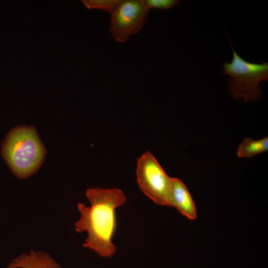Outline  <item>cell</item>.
I'll list each match as a JSON object with an SVG mask.
<instances>
[{"label": "cell", "instance_id": "obj_5", "mask_svg": "<svg viewBox=\"0 0 268 268\" xmlns=\"http://www.w3.org/2000/svg\"><path fill=\"white\" fill-rule=\"evenodd\" d=\"M148 11L143 0H120L110 12L109 31L114 39L124 43L137 33L145 24Z\"/></svg>", "mask_w": 268, "mask_h": 268}, {"label": "cell", "instance_id": "obj_10", "mask_svg": "<svg viewBox=\"0 0 268 268\" xmlns=\"http://www.w3.org/2000/svg\"><path fill=\"white\" fill-rule=\"evenodd\" d=\"M143 1L148 10L154 8L163 10L173 7L179 1L178 0H144Z\"/></svg>", "mask_w": 268, "mask_h": 268}, {"label": "cell", "instance_id": "obj_7", "mask_svg": "<svg viewBox=\"0 0 268 268\" xmlns=\"http://www.w3.org/2000/svg\"><path fill=\"white\" fill-rule=\"evenodd\" d=\"M6 268H63L50 255L41 251L31 250L12 259Z\"/></svg>", "mask_w": 268, "mask_h": 268}, {"label": "cell", "instance_id": "obj_9", "mask_svg": "<svg viewBox=\"0 0 268 268\" xmlns=\"http://www.w3.org/2000/svg\"><path fill=\"white\" fill-rule=\"evenodd\" d=\"M120 0H82L81 2L88 9H97L109 13L119 4Z\"/></svg>", "mask_w": 268, "mask_h": 268}, {"label": "cell", "instance_id": "obj_1", "mask_svg": "<svg viewBox=\"0 0 268 268\" xmlns=\"http://www.w3.org/2000/svg\"><path fill=\"white\" fill-rule=\"evenodd\" d=\"M86 196L90 205H77L80 218L74 224L77 232H87L82 246L102 258H111L117 251L112 243L116 228V209L127 201L124 193L118 188H90Z\"/></svg>", "mask_w": 268, "mask_h": 268}, {"label": "cell", "instance_id": "obj_3", "mask_svg": "<svg viewBox=\"0 0 268 268\" xmlns=\"http://www.w3.org/2000/svg\"><path fill=\"white\" fill-rule=\"evenodd\" d=\"M227 37L233 57L230 63H223L222 73L229 75V87L235 98H243L245 102L255 101L262 95L260 82L268 80V63L259 64L245 61L236 53Z\"/></svg>", "mask_w": 268, "mask_h": 268}, {"label": "cell", "instance_id": "obj_4", "mask_svg": "<svg viewBox=\"0 0 268 268\" xmlns=\"http://www.w3.org/2000/svg\"><path fill=\"white\" fill-rule=\"evenodd\" d=\"M140 190L159 205L169 206L171 179L154 155L144 153L138 159L136 170Z\"/></svg>", "mask_w": 268, "mask_h": 268}, {"label": "cell", "instance_id": "obj_2", "mask_svg": "<svg viewBox=\"0 0 268 268\" xmlns=\"http://www.w3.org/2000/svg\"><path fill=\"white\" fill-rule=\"evenodd\" d=\"M46 150L33 127L19 126L11 129L1 143V155L12 173L25 179L38 170Z\"/></svg>", "mask_w": 268, "mask_h": 268}, {"label": "cell", "instance_id": "obj_6", "mask_svg": "<svg viewBox=\"0 0 268 268\" xmlns=\"http://www.w3.org/2000/svg\"><path fill=\"white\" fill-rule=\"evenodd\" d=\"M169 200L170 206L176 208L190 220L196 219V208L193 198L186 185L178 178H171Z\"/></svg>", "mask_w": 268, "mask_h": 268}, {"label": "cell", "instance_id": "obj_8", "mask_svg": "<svg viewBox=\"0 0 268 268\" xmlns=\"http://www.w3.org/2000/svg\"><path fill=\"white\" fill-rule=\"evenodd\" d=\"M268 150V137L257 140L245 138L239 145L237 155L239 157H252Z\"/></svg>", "mask_w": 268, "mask_h": 268}]
</instances>
